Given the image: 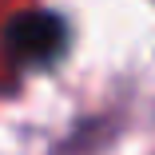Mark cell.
<instances>
[{"label":"cell","instance_id":"1","mask_svg":"<svg viewBox=\"0 0 155 155\" xmlns=\"http://www.w3.org/2000/svg\"><path fill=\"white\" fill-rule=\"evenodd\" d=\"M8 52H12V64L28 72H48L72 52V24L52 8L20 12L8 24Z\"/></svg>","mask_w":155,"mask_h":155}]
</instances>
